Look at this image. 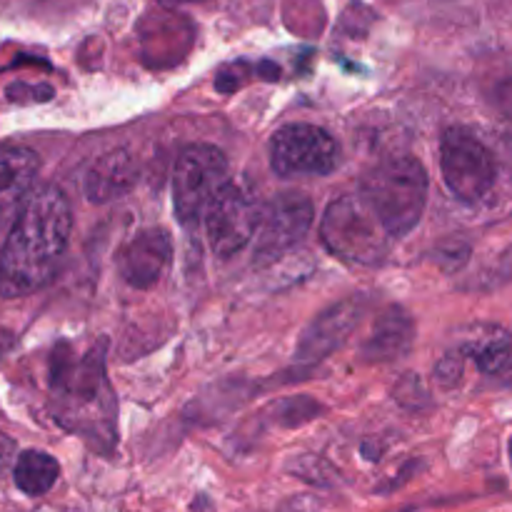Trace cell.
<instances>
[{"label":"cell","instance_id":"603a6c76","mask_svg":"<svg viewBox=\"0 0 512 512\" xmlns=\"http://www.w3.org/2000/svg\"><path fill=\"white\" fill-rule=\"evenodd\" d=\"M508 453H510V465H512V440H510V445H508Z\"/></svg>","mask_w":512,"mask_h":512},{"label":"cell","instance_id":"7c38bea8","mask_svg":"<svg viewBox=\"0 0 512 512\" xmlns=\"http://www.w3.org/2000/svg\"><path fill=\"white\" fill-rule=\"evenodd\" d=\"M140 178V165L130 150L115 148L110 153L100 155L85 173V198L90 203H110V200L120 198Z\"/></svg>","mask_w":512,"mask_h":512},{"label":"cell","instance_id":"5bb4252c","mask_svg":"<svg viewBox=\"0 0 512 512\" xmlns=\"http://www.w3.org/2000/svg\"><path fill=\"white\" fill-rule=\"evenodd\" d=\"M40 168L35 150L25 145H0V195L28 188Z\"/></svg>","mask_w":512,"mask_h":512},{"label":"cell","instance_id":"30bf717a","mask_svg":"<svg viewBox=\"0 0 512 512\" xmlns=\"http://www.w3.org/2000/svg\"><path fill=\"white\" fill-rule=\"evenodd\" d=\"M173 258L170 235L160 228L140 230L118 255V273L130 288L150 290L160 283Z\"/></svg>","mask_w":512,"mask_h":512},{"label":"cell","instance_id":"9c48e42d","mask_svg":"<svg viewBox=\"0 0 512 512\" xmlns=\"http://www.w3.org/2000/svg\"><path fill=\"white\" fill-rule=\"evenodd\" d=\"M365 313H368L365 295H350V298L325 308L323 313L315 315L313 323L300 335L295 358L300 363H318V360L328 358L333 350H338L353 335Z\"/></svg>","mask_w":512,"mask_h":512},{"label":"cell","instance_id":"52a82bcc","mask_svg":"<svg viewBox=\"0 0 512 512\" xmlns=\"http://www.w3.org/2000/svg\"><path fill=\"white\" fill-rule=\"evenodd\" d=\"M263 208L258 200L238 183H228L205 213L208 243L218 258H233L250 243L260 228Z\"/></svg>","mask_w":512,"mask_h":512},{"label":"cell","instance_id":"ac0fdd59","mask_svg":"<svg viewBox=\"0 0 512 512\" xmlns=\"http://www.w3.org/2000/svg\"><path fill=\"white\" fill-rule=\"evenodd\" d=\"M470 258V245L460 243V240H453V243H445L438 248V263L443 265L445 270H458L468 263Z\"/></svg>","mask_w":512,"mask_h":512},{"label":"cell","instance_id":"2e32d148","mask_svg":"<svg viewBox=\"0 0 512 512\" xmlns=\"http://www.w3.org/2000/svg\"><path fill=\"white\" fill-rule=\"evenodd\" d=\"M395 400L410 410L423 408V405L428 403V390H425L420 375L405 373L403 378L398 380V385H395Z\"/></svg>","mask_w":512,"mask_h":512},{"label":"cell","instance_id":"9a60e30c","mask_svg":"<svg viewBox=\"0 0 512 512\" xmlns=\"http://www.w3.org/2000/svg\"><path fill=\"white\" fill-rule=\"evenodd\" d=\"M470 353H473L475 363L485 375L505 373L512 365V343L508 333H503V330H495L493 335L480 340L478 345L470 348Z\"/></svg>","mask_w":512,"mask_h":512},{"label":"cell","instance_id":"8fae6325","mask_svg":"<svg viewBox=\"0 0 512 512\" xmlns=\"http://www.w3.org/2000/svg\"><path fill=\"white\" fill-rule=\"evenodd\" d=\"M415 343V320L400 305H390L375 318L360 358L365 363H393V360L405 358L413 350Z\"/></svg>","mask_w":512,"mask_h":512},{"label":"cell","instance_id":"d6986e66","mask_svg":"<svg viewBox=\"0 0 512 512\" xmlns=\"http://www.w3.org/2000/svg\"><path fill=\"white\" fill-rule=\"evenodd\" d=\"M5 95H8V100H13V103H43V100H50L53 98V88L50 85H35V88H30V85L25 83H13L8 90H5Z\"/></svg>","mask_w":512,"mask_h":512},{"label":"cell","instance_id":"8992f818","mask_svg":"<svg viewBox=\"0 0 512 512\" xmlns=\"http://www.w3.org/2000/svg\"><path fill=\"white\" fill-rule=\"evenodd\" d=\"M340 148L328 130L310 123L283 125L270 140V165L283 178L328 175L338 168Z\"/></svg>","mask_w":512,"mask_h":512},{"label":"cell","instance_id":"6da1fadb","mask_svg":"<svg viewBox=\"0 0 512 512\" xmlns=\"http://www.w3.org/2000/svg\"><path fill=\"white\" fill-rule=\"evenodd\" d=\"M73 230V210L55 185L25 195L13 228L0 248V298L38 293L53 280Z\"/></svg>","mask_w":512,"mask_h":512},{"label":"cell","instance_id":"3957f363","mask_svg":"<svg viewBox=\"0 0 512 512\" xmlns=\"http://www.w3.org/2000/svg\"><path fill=\"white\" fill-rule=\"evenodd\" d=\"M320 240L335 258L353 265H378L393 238L360 193L335 198L320 218Z\"/></svg>","mask_w":512,"mask_h":512},{"label":"cell","instance_id":"e0dca14e","mask_svg":"<svg viewBox=\"0 0 512 512\" xmlns=\"http://www.w3.org/2000/svg\"><path fill=\"white\" fill-rule=\"evenodd\" d=\"M465 358L463 353H448L445 358H440V363L435 365V380H438L443 388H455L463 378Z\"/></svg>","mask_w":512,"mask_h":512},{"label":"cell","instance_id":"277c9868","mask_svg":"<svg viewBox=\"0 0 512 512\" xmlns=\"http://www.w3.org/2000/svg\"><path fill=\"white\" fill-rule=\"evenodd\" d=\"M228 183V158L223 150L208 143L188 145L173 170V203L180 223H198Z\"/></svg>","mask_w":512,"mask_h":512},{"label":"cell","instance_id":"ba28073f","mask_svg":"<svg viewBox=\"0 0 512 512\" xmlns=\"http://www.w3.org/2000/svg\"><path fill=\"white\" fill-rule=\"evenodd\" d=\"M315 220L313 200L305 193H280L263 208L255 245V263L265 265L303 243Z\"/></svg>","mask_w":512,"mask_h":512},{"label":"cell","instance_id":"7a4b0ae2","mask_svg":"<svg viewBox=\"0 0 512 512\" xmlns=\"http://www.w3.org/2000/svg\"><path fill=\"white\" fill-rule=\"evenodd\" d=\"M360 195L390 238H405L420 223L428 203V173L413 155H393L368 170Z\"/></svg>","mask_w":512,"mask_h":512},{"label":"cell","instance_id":"5b68a950","mask_svg":"<svg viewBox=\"0 0 512 512\" xmlns=\"http://www.w3.org/2000/svg\"><path fill=\"white\" fill-rule=\"evenodd\" d=\"M440 170L450 193L463 203H480L498 180L493 153L465 128L445 130L440 140Z\"/></svg>","mask_w":512,"mask_h":512},{"label":"cell","instance_id":"4fadbf2b","mask_svg":"<svg viewBox=\"0 0 512 512\" xmlns=\"http://www.w3.org/2000/svg\"><path fill=\"white\" fill-rule=\"evenodd\" d=\"M60 475V465L53 455L43 453V450H25L15 460L13 478L15 485L23 490L30 498L45 495L55 485Z\"/></svg>","mask_w":512,"mask_h":512},{"label":"cell","instance_id":"ffe728a7","mask_svg":"<svg viewBox=\"0 0 512 512\" xmlns=\"http://www.w3.org/2000/svg\"><path fill=\"white\" fill-rule=\"evenodd\" d=\"M13 453H15V443L8 438V435L0 433V473H3V470L8 468V463H10V458H13Z\"/></svg>","mask_w":512,"mask_h":512},{"label":"cell","instance_id":"44dd1931","mask_svg":"<svg viewBox=\"0 0 512 512\" xmlns=\"http://www.w3.org/2000/svg\"><path fill=\"white\" fill-rule=\"evenodd\" d=\"M500 108H503V113L512 115V80L510 83H505L503 88H500Z\"/></svg>","mask_w":512,"mask_h":512},{"label":"cell","instance_id":"7402d4cb","mask_svg":"<svg viewBox=\"0 0 512 512\" xmlns=\"http://www.w3.org/2000/svg\"><path fill=\"white\" fill-rule=\"evenodd\" d=\"M165 5H180V3H198V0H160Z\"/></svg>","mask_w":512,"mask_h":512}]
</instances>
